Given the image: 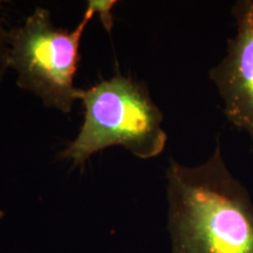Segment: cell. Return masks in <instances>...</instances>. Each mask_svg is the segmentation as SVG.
<instances>
[{"label": "cell", "instance_id": "6da1fadb", "mask_svg": "<svg viewBox=\"0 0 253 253\" xmlns=\"http://www.w3.org/2000/svg\"><path fill=\"white\" fill-rule=\"evenodd\" d=\"M166 177L172 253H253L252 199L219 143L198 166L171 158Z\"/></svg>", "mask_w": 253, "mask_h": 253}, {"label": "cell", "instance_id": "7a4b0ae2", "mask_svg": "<svg viewBox=\"0 0 253 253\" xmlns=\"http://www.w3.org/2000/svg\"><path fill=\"white\" fill-rule=\"evenodd\" d=\"M84 119L77 137L60 156L74 167H84L89 158L110 147H123L140 160L160 156L168 135L163 114L151 99L144 82L116 72L112 78L81 89Z\"/></svg>", "mask_w": 253, "mask_h": 253}, {"label": "cell", "instance_id": "3957f363", "mask_svg": "<svg viewBox=\"0 0 253 253\" xmlns=\"http://www.w3.org/2000/svg\"><path fill=\"white\" fill-rule=\"evenodd\" d=\"M94 15L87 2L82 20L68 31L56 27L48 9L38 6L8 33V67L17 72L18 86L36 95L46 108L71 114L80 97L75 74L82 36Z\"/></svg>", "mask_w": 253, "mask_h": 253}, {"label": "cell", "instance_id": "277c9868", "mask_svg": "<svg viewBox=\"0 0 253 253\" xmlns=\"http://www.w3.org/2000/svg\"><path fill=\"white\" fill-rule=\"evenodd\" d=\"M231 12L236 36L227 41L226 55L209 75L223 101L226 119L253 142V0H237Z\"/></svg>", "mask_w": 253, "mask_h": 253}, {"label": "cell", "instance_id": "5b68a950", "mask_svg": "<svg viewBox=\"0 0 253 253\" xmlns=\"http://www.w3.org/2000/svg\"><path fill=\"white\" fill-rule=\"evenodd\" d=\"M89 4L93 6L95 14H99L101 18V21H102L104 28L107 31L110 32L113 27V15H112V9L114 5L116 4V1L114 0H90L88 1Z\"/></svg>", "mask_w": 253, "mask_h": 253}, {"label": "cell", "instance_id": "8992f818", "mask_svg": "<svg viewBox=\"0 0 253 253\" xmlns=\"http://www.w3.org/2000/svg\"><path fill=\"white\" fill-rule=\"evenodd\" d=\"M2 25L1 4H0V84L4 79L6 69L8 68V37Z\"/></svg>", "mask_w": 253, "mask_h": 253}]
</instances>
